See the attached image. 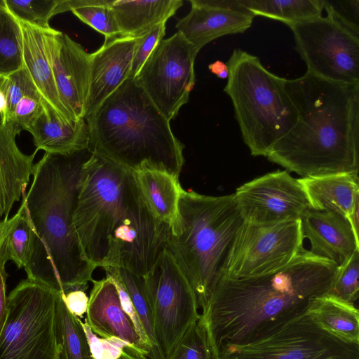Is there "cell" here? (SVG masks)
Returning <instances> with one entry per match:
<instances>
[{"instance_id": "d590c367", "label": "cell", "mask_w": 359, "mask_h": 359, "mask_svg": "<svg viewBox=\"0 0 359 359\" xmlns=\"http://www.w3.org/2000/svg\"><path fill=\"white\" fill-rule=\"evenodd\" d=\"M165 359H212L203 330L193 324Z\"/></svg>"}, {"instance_id": "ac0fdd59", "label": "cell", "mask_w": 359, "mask_h": 359, "mask_svg": "<svg viewBox=\"0 0 359 359\" xmlns=\"http://www.w3.org/2000/svg\"><path fill=\"white\" fill-rule=\"evenodd\" d=\"M301 223L303 237L311 243L310 251L338 266L359 250L358 233L339 214L309 209Z\"/></svg>"}, {"instance_id": "d4e9b609", "label": "cell", "mask_w": 359, "mask_h": 359, "mask_svg": "<svg viewBox=\"0 0 359 359\" xmlns=\"http://www.w3.org/2000/svg\"><path fill=\"white\" fill-rule=\"evenodd\" d=\"M306 313L332 336L344 343L359 345V311L354 304L326 293L313 299Z\"/></svg>"}, {"instance_id": "ee69618b", "label": "cell", "mask_w": 359, "mask_h": 359, "mask_svg": "<svg viewBox=\"0 0 359 359\" xmlns=\"http://www.w3.org/2000/svg\"><path fill=\"white\" fill-rule=\"evenodd\" d=\"M118 359H149L146 351L138 347L128 344L124 347Z\"/></svg>"}, {"instance_id": "74e56055", "label": "cell", "mask_w": 359, "mask_h": 359, "mask_svg": "<svg viewBox=\"0 0 359 359\" xmlns=\"http://www.w3.org/2000/svg\"><path fill=\"white\" fill-rule=\"evenodd\" d=\"M82 325L94 359H118L124 347L130 344L116 337H99L86 323H82Z\"/></svg>"}, {"instance_id": "2e32d148", "label": "cell", "mask_w": 359, "mask_h": 359, "mask_svg": "<svg viewBox=\"0 0 359 359\" xmlns=\"http://www.w3.org/2000/svg\"><path fill=\"white\" fill-rule=\"evenodd\" d=\"M191 8L175 25L184 37L199 50L221 36L243 33L255 16L239 0H190Z\"/></svg>"}, {"instance_id": "f546056e", "label": "cell", "mask_w": 359, "mask_h": 359, "mask_svg": "<svg viewBox=\"0 0 359 359\" xmlns=\"http://www.w3.org/2000/svg\"><path fill=\"white\" fill-rule=\"evenodd\" d=\"M114 0H59L57 13L72 11L83 23L104 35L105 40L119 36L111 5Z\"/></svg>"}, {"instance_id": "7bdbcfd3", "label": "cell", "mask_w": 359, "mask_h": 359, "mask_svg": "<svg viewBox=\"0 0 359 359\" xmlns=\"http://www.w3.org/2000/svg\"><path fill=\"white\" fill-rule=\"evenodd\" d=\"M8 276L5 265L0 264V334L4 327L8 311V297L6 296V280Z\"/></svg>"}, {"instance_id": "8992f818", "label": "cell", "mask_w": 359, "mask_h": 359, "mask_svg": "<svg viewBox=\"0 0 359 359\" xmlns=\"http://www.w3.org/2000/svg\"><path fill=\"white\" fill-rule=\"evenodd\" d=\"M243 223L233 194L208 196L182 188L165 248L186 276L202 309L224 276Z\"/></svg>"}, {"instance_id": "9c48e42d", "label": "cell", "mask_w": 359, "mask_h": 359, "mask_svg": "<svg viewBox=\"0 0 359 359\" xmlns=\"http://www.w3.org/2000/svg\"><path fill=\"white\" fill-rule=\"evenodd\" d=\"M161 359H165L200 314L196 294L165 248L142 278Z\"/></svg>"}, {"instance_id": "9a60e30c", "label": "cell", "mask_w": 359, "mask_h": 359, "mask_svg": "<svg viewBox=\"0 0 359 359\" xmlns=\"http://www.w3.org/2000/svg\"><path fill=\"white\" fill-rule=\"evenodd\" d=\"M43 32L60 100L74 119L85 118L90 53L62 32L50 27Z\"/></svg>"}, {"instance_id": "30bf717a", "label": "cell", "mask_w": 359, "mask_h": 359, "mask_svg": "<svg viewBox=\"0 0 359 359\" xmlns=\"http://www.w3.org/2000/svg\"><path fill=\"white\" fill-rule=\"evenodd\" d=\"M327 13L287 25L297 51L307 73L330 81L359 83V34Z\"/></svg>"}, {"instance_id": "5b68a950", "label": "cell", "mask_w": 359, "mask_h": 359, "mask_svg": "<svg viewBox=\"0 0 359 359\" xmlns=\"http://www.w3.org/2000/svg\"><path fill=\"white\" fill-rule=\"evenodd\" d=\"M85 120L90 153L133 172L156 170L179 179L184 146L133 79L128 77Z\"/></svg>"}, {"instance_id": "8fae6325", "label": "cell", "mask_w": 359, "mask_h": 359, "mask_svg": "<svg viewBox=\"0 0 359 359\" xmlns=\"http://www.w3.org/2000/svg\"><path fill=\"white\" fill-rule=\"evenodd\" d=\"M198 52L179 32L162 39L133 79L170 121L187 103L195 85Z\"/></svg>"}, {"instance_id": "484cf974", "label": "cell", "mask_w": 359, "mask_h": 359, "mask_svg": "<svg viewBox=\"0 0 359 359\" xmlns=\"http://www.w3.org/2000/svg\"><path fill=\"white\" fill-rule=\"evenodd\" d=\"M141 193L152 213L170 226L175 222L182 189L179 179L156 170L134 172Z\"/></svg>"}, {"instance_id": "277c9868", "label": "cell", "mask_w": 359, "mask_h": 359, "mask_svg": "<svg viewBox=\"0 0 359 359\" xmlns=\"http://www.w3.org/2000/svg\"><path fill=\"white\" fill-rule=\"evenodd\" d=\"M85 150L70 156L45 153L34 165L33 180L22 203L35 233L27 278L64 294L85 291L96 269L86 257L73 216Z\"/></svg>"}, {"instance_id": "b9f144b4", "label": "cell", "mask_w": 359, "mask_h": 359, "mask_svg": "<svg viewBox=\"0 0 359 359\" xmlns=\"http://www.w3.org/2000/svg\"><path fill=\"white\" fill-rule=\"evenodd\" d=\"M62 295L69 311L78 318H82L86 313L88 305V297L85 291L74 290L62 293Z\"/></svg>"}, {"instance_id": "f1b7e54d", "label": "cell", "mask_w": 359, "mask_h": 359, "mask_svg": "<svg viewBox=\"0 0 359 359\" xmlns=\"http://www.w3.org/2000/svg\"><path fill=\"white\" fill-rule=\"evenodd\" d=\"M255 17L280 20L287 25L321 16L323 0H239Z\"/></svg>"}, {"instance_id": "7c38bea8", "label": "cell", "mask_w": 359, "mask_h": 359, "mask_svg": "<svg viewBox=\"0 0 359 359\" xmlns=\"http://www.w3.org/2000/svg\"><path fill=\"white\" fill-rule=\"evenodd\" d=\"M304 240L301 219L268 226L244 222L230 251L224 278H241L276 271L300 253Z\"/></svg>"}, {"instance_id": "4fadbf2b", "label": "cell", "mask_w": 359, "mask_h": 359, "mask_svg": "<svg viewBox=\"0 0 359 359\" xmlns=\"http://www.w3.org/2000/svg\"><path fill=\"white\" fill-rule=\"evenodd\" d=\"M359 359V345L341 341L305 312L253 343L224 350L217 359Z\"/></svg>"}, {"instance_id": "4316f807", "label": "cell", "mask_w": 359, "mask_h": 359, "mask_svg": "<svg viewBox=\"0 0 359 359\" xmlns=\"http://www.w3.org/2000/svg\"><path fill=\"white\" fill-rule=\"evenodd\" d=\"M35 233L22 202L11 218L0 220V264L13 261L18 269H25L31 259Z\"/></svg>"}, {"instance_id": "d6a6232c", "label": "cell", "mask_w": 359, "mask_h": 359, "mask_svg": "<svg viewBox=\"0 0 359 359\" xmlns=\"http://www.w3.org/2000/svg\"><path fill=\"white\" fill-rule=\"evenodd\" d=\"M6 11L16 20L41 29L50 28L59 0H4Z\"/></svg>"}, {"instance_id": "ba28073f", "label": "cell", "mask_w": 359, "mask_h": 359, "mask_svg": "<svg viewBox=\"0 0 359 359\" xmlns=\"http://www.w3.org/2000/svg\"><path fill=\"white\" fill-rule=\"evenodd\" d=\"M60 293L29 278L10 292L0 359H59L55 312Z\"/></svg>"}, {"instance_id": "e575fe53", "label": "cell", "mask_w": 359, "mask_h": 359, "mask_svg": "<svg viewBox=\"0 0 359 359\" xmlns=\"http://www.w3.org/2000/svg\"><path fill=\"white\" fill-rule=\"evenodd\" d=\"M0 89L4 93L7 108L0 121H11L13 111L18 101L25 95L39 94L24 67L7 76H0Z\"/></svg>"}, {"instance_id": "60d3db41", "label": "cell", "mask_w": 359, "mask_h": 359, "mask_svg": "<svg viewBox=\"0 0 359 359\" xmlns=\"http://www.w3.org/2000/svg\"><path fill=\"white\" fill-rule=\"evenodd\" d=\"M106 275L109 276L115 283L119 294L122 308L132 322L149 358L151 353V346L140 320L137 312L136 311L128 293L122 285L113 276L109 273H106Z\"/></svg>"}, {"instance_id": "83f0119b", "label": "cell", "mask_w": 359, "mask_h": 359, "mask_svg": "<svg viewBox=\"0 0 359 359\" xmlns=\"http://www.w3.org/2000/svg\"><path fill=\"white\" fill-rule=\"evenodd\" d=\"M58 295L55 325L59 350V359H94L84 332L82 321L69 311L62 299Z\"/></svg>"}, {"instance_id": "7dc6e473", "label": "cell", "mask_w": 359, "mask_h": 359, "mask_svg": "<svg viewBox=\"0 0 359 359\" xmlns=\"http://www.w3.org/2000/svg\"><path fill=\"white\" fill-rule=\"evenodd\" d=\"M6 11L4 0H0V15Z\"/></svg>"}, {"instance_id": "4dcf8cb0", "label": "cell", "mask_w": 359, "mask_h": 359, "mask_svg": "<svg viewBox=\"0 0 359 359\" xmlns=\"http://www.w3.org/2000/svg\"><path fill=\"white\" fill-rule=\"evenodd\" d=\"M106 273L113 276L128 293L151 346L149 359H161L154 337L152 318L147 299L143 278L121 268H106Z\"/></svg>"}, {"instance_id": "cb8c5ba5", "label": "cell", "mask_w": 359, "mask_h": 359, "mask_svg": "<svg viewBox=\"0 0 359 359\" xmlns=\"http://www.w3.org/2000/svg\"><path fill=\"white\" fill-rule=\"evenodd\" d=\"M182 0H114L111 8L122 37L138 38L166 22L182 6Z\"/></svg>"}, {"instance_id": "f35d334b", "label": "cell", "mask_w": 359, "mask_h": 359, "mask_svg": "<svg viewBox=\"0 0 359 359\" xmlns=\"http://www.w3.org/2000/svg\"><path fill=\"white\" fill-rule=\"evenodd\" d=\"M323 9L339 22L359 34L358 0H323Z\"/></svg>"}, {"instance_id": "8d00e7d4", "label": "cell", "mask_w": 359, "mask_h": 359, "mask_svg": "<svg viewBox=\"0 0 359 359\" xmlns=\"http://www.w3.org/2000/svg\"><path fill=\"white\" fill-rule=\"evenodd\" d=\"M165 22L160 23L137 38L135 48L130 77L134 79L146 60L165 34Z\"/></svg>"}, {"instance_id": "52a82bcc", "label": "cell", "mask_w": 359, "mask_h": 359, "mask_svg": "<svg viewBox=\"0 0 359 359\" xmlns=\"http://www.w3.org/2000/svg\"><path fill=\"white\" fill-rule=\"evenodd\" d=\"M224 91L233 106L243 140L253 156H265L297 123L298 114L285 79L266 69L258 57L233 50L226 63Z\"/></svg>"}, {"instance_id": "7402d4cb", "label": "cell", "mask_w": 359, "mask_h": 359, "mask_svg": "<svg viewBox=\"0 0 359 359\" xmlns=\"http://www.w3.org/2000/svg\"><path fill=\"white\" fill-rule=\"evenodd\" d=\"M27 131L32 134L37 151L70 156L88 149L89 133L85 118L67 120L46 105Z\"/></svg>"}, {"instance_id": "603a6c76", "label": "cell", "mask_w": 359, "mask_h": 359, "mask_svg": "<svg viewBox=\"0 0 359 359\" xmlns=\"http://www.w3.org/2000/svg\"><path fill=\"white\" fill-rule=\"evenodd\" d=\"M16 20L21 32L23 67L43 102L61 117L67 120H75L60 100L45 45L43 29Z\"/></svg>"}, {"instance_id": "44dd1931", "label": "cell", "mask_w": 359, "mask_h": 359, "mask_svg": "<svg viewBox=\"0 0 359 359\" xmlns=\"http://www.w3.org/2000/svg\"><path fill=\"white\" fill-rule=\"evenodd\" d=\"M22 129L13 121H0V220L8 218L13 205L19 201L33 172L37 150L25 154L15 139Z\"/></svg>"}, {"instance_id": "c3c4849f", "label": "cell", "mask_w": 359, "mask_h": 359, "mask_svg": "<svg viewBox=\"0 0 359 359\" xmlns=\"http://www.w3.org/2000/svg\"><path fill=\"white\" fill-rule=\"evenodd\" d=\"M327 359H337V358H327Z\"/></svg>"}, {"instance_id": "1f68e13d", "label": "cell", "mask_w": 359, "mask_h": 359, "mask_svg": "<svg viewBox=\"0 0 359 359\" xmlns=\"http://www.w3.org/2000/svg\"><path fill=\"white\" fill-rule=\"evenodd\" d=\"M22 67L20 29L6 11L0 15V76H9Z\"/></svg>"}, {"instance_id": "7a4b0ae2", "label": "cell", "mask_w": 359, "mask_h": 359, "mask_svg": "<svg viewBox=\"0 0 359 359\" xmlns=\"http://www.w3.org/2000/svg\"><path fill=\"white\" fill-rule=\"evenodd\" d=\"M338 265L304 248L287 266L256 276L219 282L197 322L212 359L225 349L253 343L304 313L327 293Z\"/></svg>"}, {"instance_id": "bcb514c9", "label": "cell", "mask_w": 359, "mask_h": 359, "mask_svg": "<svg viewBox=\"0 0 359 359\" xmlns=\"http://www.w3.org/2000/svg\"><path fill=\"white\" fill-rule=\"evenodd\" d=\"M7 102L4 93L0 89V116L4 115L6 111Z\"/></svg>"}, {"instance_id": "6da1fadb", "label": "cell", "mask_w": 359, "mask_h": 359, "mask_svg": "<svg viewBox=\"0 0 359 359\" xmlns=\"http://www.w3.org/2000/svg\"><path fill=\"white\" fill-rule=\"evenodd\" d=\"M73 221L95 268H121L142 278L165 248L170 233L148 207L134 172L90 152L82 165Z\"/></svg>"}, {"instance_id": "5bb4252c", "label": "cell", "mask_w": 359, "mask_h": 359, "mask_svg": "<svg viewBox=\"0 0 359 359\" xmlns=\"http://www.w3.org/2000/svg\"><path fill=\"white\" fill-rule=\"evenodd\" d=\"M245 222L268 226L301 219L310 205L298 179L277 170L238 187L233 194Z\"/></svg>"}, {"instance_id": "d6986e66", "label": "cell", "mask_w": 359, "mask_h": 359, "mask_svg": "<svg viewBox=\"0 0 359 359\" xmlns=\"http://www.w3.org/2000/svg\"><path fill=\"white\" fill-rule=\"evenodd\" d=\"M92 283L85 323L99 337H116L146 351L122 308L113 280L106 275V278L101 280L93 279Z\"/></svg>"}, {"instance_id": "f6af8a7d", "label": "cell", "mask_w": 359, "mask_h": 359, "mask_svg": "<svg viewBox=\"0 0 359 359\" xmlns=\"http://www.w3.org/2000/svg\"><path fill=\"white\" fill-rule=\"evenodd\" d=\"M209 70L218 78L225 79L229 76V69L226 63L220 60H216L215 62L208 65Z\"/></svg>"}, {"instance_id": "ffe728a7", "label": "cell", "mask_w": 359, "mask_h": 359, "mask_svg": "<svg viewBox=\"0 0 359 359\" xmlns=\"http://www.w3.org/2000/svg\"><path fill=\"white\" fill-rule=\"evenodd\" d=\"M310 208L344 217L358 233V172L335 173L298 179Z\"/></svg>"}, {"instance_id": "836d02e7", "label": "cell", "mask_w": 359, "mask_h": 359, "mask_svg": "<svg viewBox=\"0 0 359 359\" xmlns=\"http://www.w3.org/2000/svg\"><path fill=\"white\" fill-rule=\"evenodd\" d=\"M359 250L343 264L338 266V270L327 292L342 300L354 304L358 299L359 291Z\"/></svg>"}, {"instance_id": "e0dca14e", "label": "cell", "mask_w": 359, "mask_h": 359, "mask_svg": "<svg viewBox=\"0 0 359 359\" xmlns=\"http://www.w3.org/2000/svg\"><path fill=\"white\" fill-rule=\"evenodd\" d=\"M137 38L117 36L105 40L102 46L90 53L88 98L85 118L128 77Z\"/></svg>"}, {"instance_id": "ab89813d", "label": "cell", "mask_w": 359, "mask_h": 359, "mask_svg": "<svg viewBox=\"0 0 359 359\" xmlns=\"http://www.w3.org/2000/svg\"><path fill=\"white\" fill-rule=\"evenodd\" d=\"M44 105L48 106L43 102L40 95H25L15 105L11 116V121L15 122L22 130H27L29 124L41 112Z\"/></svg>"}, {"instance_id": "3957f363", "label": "cell", "mask_w": 359, "mask_h": 359, "mask_svg": "<svg viewBox=\"0 0 359 359\" xmlns=\"http://www.w3.org/2000/svg\"><path fill=\"white\" fill-rule=\"evenodd\" d=\"M285 88L298 120L273 144L267 159L302 177L358 172L359 83L306 72L285 79Z\"/></svg>"}]
</instances>
